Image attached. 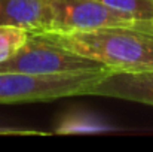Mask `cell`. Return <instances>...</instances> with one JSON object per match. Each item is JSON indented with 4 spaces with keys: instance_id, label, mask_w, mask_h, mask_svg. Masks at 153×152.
Returning a JSON list of instances; mask_svg holds the SVG:
<instances>
[{
    "instance_id": "cell-8",
    "label": "cell",
    "mask_w": 153,
    "mask_h": 152,
    "mask_svg": "<svg viewBox=\"0 0 153 152\" xmlns=\"http://www.w3.org/2000/svg\"><path fill=\"white\" fill-rule=\"evenodd\" d=\"M111 127L107 125L104 121L92 116L91 113H68L61 122L56 125V133H88V131H104L110 130Z\"/></svg>"
},
{
    "instance_id": "cell-3",
    "label": "cell",
    "mask_w": 153,
    "mask_h": 152,
    "mask_svg": "<svg viewBox=\"0 0 153 152\" xmlns=\"http://www.w3.org/2000/svg\"><path fill=\"white\" fill-rule=\"evenodd\" d=\"M107 69L95 60L67 49L43 34H30L27 42L9 60L0 63V72L56 75Z\"/></svg>"
},
{
    "instance_id": "cell-5",
    "label": "cell",
    "mask_w": 153,
    "mask_h": 152,
    "mask_svg": "<svg viewBox=\"0 0 153 152\" xmlns=\"http://www.w3.org/2000/svg\"><path fill=\"white\" fill-rule=\"evenodd\" d=\"M89 96H101L153 106V70L110 72L97 82Z\"/></svg>"
},
{
    "instance_id": "cell-9",
    "label": "cell",
    "mask_w": 153,
    "mask_h": 152,
    "mask_svg": "<svg viewBox=\"0 0 153 152\" xmlns=\"http://www.w3.org/2000/svg\"><path fill=\"white\" fill-rule=\"evenodd\" d=\"M28 36L30 33L22 28L0 24V63L9 60L27 42Z\"/></svg>"
},
{
    "instance_id": "cell-4",
    "label": "cell",
    "mask_w": 153,
    "mask_h": 152,
    "mask_svg": "<svg viewBox=\"0 0 153 152\" xmlns=\"http://www.w3.org/2000/svg\"><path fill=\"white\" fill-rule=\"evenodd\" d=\"M49 3L53 24L51 33L86 31L104 27L147 28L108 7L100 0H49Z\"/></svg>"
},
{
    "instance_id": "cell-1",
    "label": "cell",
    "mask_w": 153,
    "mask_h": 152,
    "mask_svg": "<svg viewBox=\"0 0 153 152\" xmlns=\"http://www.w3.org/2000/svg\"><path fill=\"white\" fill-rule=\"evenodd\" d=\"M43 36L98 61L111 72L153 70V30L104 27L71 33H43Z\"/></svg>"
},
{
    "instance_id": "cell-6",
    "label": "cell",
    "mask_w": 153,
    "mask_h": 152,
    "mask_svg": "<svg viewBox=\"0 0 153 152\" xmlns=\"http://www.w3.org/2000/svg\"><path fill=\"white\" fill-rule=\"evenodd\" d=\"M0 24L12 25L30 34L53 30L49 0H0Z\"/></svg>"
},
{
    "instance_id": "cell-2",
    "label": "cell",
    "mask_w": 153,
    "mask_h": 152,
    "mask_svg": "<svg viewBox=\"0 0 153 152\" xmlns=\"http://www.w3.org/2000/svg\"><path fill=\"white\" fill-rule=\"evenodd\" d=\"M111 70H83L56 75L0 72V104L51 101L62 97L89 96L91 88Z\"/></svg>"
},
{
    "instance_id": "cell-7",
    "label": "cell",
    "mask_w": 153,
    "mask_h": 152,
    "mask_svg": "<svg viewBox=\"0 0 153 152\" xmlns=\"http://www.w3.org/2000/svg\"><path fill=\"white\" fill-rule=\"evenodd\" d=\"M119 13L153 30V0H100Z\"/></svg>"
}]
</instances>
